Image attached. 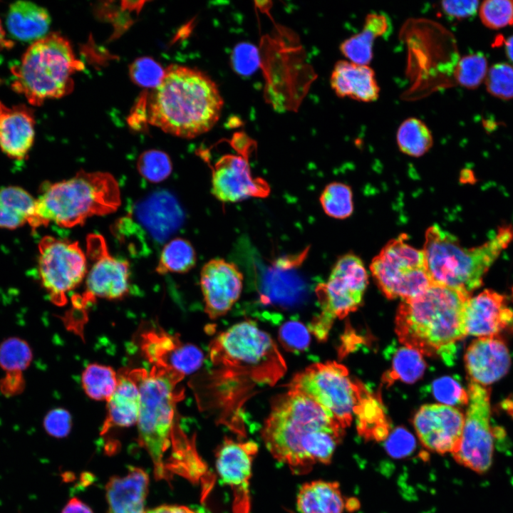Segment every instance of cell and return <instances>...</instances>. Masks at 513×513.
Masks as SVG:
<instances>
[{
  "instance_id": "836d02e7",
  "label": "cell",
  "mask_w": 513,
  "mask_h": 513,
  "mask_svg": "<svg viewBox=\"0 0 513 513\" xmlns=\"http://www.w3.org/2000/svg\"><path fill=\"white\" fill-rule=\"evenodd\" d=\"M320 202L326 214L334 218H346L353 212L351 190L341 182L328 184L320 196Z\"/></svg>"
},
{
  "instance_id": "603a6c76",
  "label": "cell",
  "mask_w": 513,
  "mask_h": 513,
  "mask_svg": "<svg viewBox=\"0 0 513 513\" xmlns=\"http://www.w3.org/2000/svg\"><path fill=\"white\" fill-rule=\"evenodd\" d=\"M331 86L337 96L361 102H372L379 96L380 88L373 70L341 60L336 63L331 75Z\"/></svg>"
},
{
  "instance_id": "484cf974",
  "label": "cell",
  "mask_w": 513,
  "mask_h": 513,
  "mask_svg": "<svg viewBox=\"0 0 513 513\" xmlns=\"http://www.w3.org/2000/svg\"><path fill=\"white\" fill-rule=\"evenodd\" d=\"M6 24L14 38L33 42L47 35L51 16L45 8L33 2L17 1L9 7Z\"/></svg>"
},
{
  "instance_id": "816d5d0a",
  "label": "cell",
  "mask_w": 513,
  "mask_h": 513,
  "mask_svg": "<svg viewBox=\"0 0 513 513\" xmlns=\"http://www.w3.org/2000/svg\"><path fill=\"white\" fill-rule=\"evenodd\" d=\"M25 386L22 372H6L0 381V390L7 397L21 393Z\"/></svg>"
},
{
  "instance_id": "5bb4252c",
  "label": "cell",
  "mask_w": 513,
  "mask_h": 513,
  "mask_svg": "<svg viewBox=\"0 0 513 513\" xmlns=\"http://www.w3.org/2000/svg\"><path fill=\"white\" fill-rule=\"evenodd\" d=\"M460 442L452 452L455 460L477 473L487 472L492 462L494 442L490 425V390L471 381Z\"/></svg>"
},
{
  "instance_id": "44dd1931",
  "label": "cell",
  "mask_w": 513,
  "mask_h": 513,
  "mask_svg": "<svg viewBox=\"0 0 513 513\" xmlns=\"http://www.w3.org/2000/svg\"><path fill=\"white\" fill-rule=\"evenodd\" d=\"M465 363L471 381L487 386L507 374L511 358L502 337H480L467 347Z\"/></svg>"
},
{
  "instance_id": "11a10c76",
  "label": "cell",
  "mask_w": 513,
  "mask_h": 513,
  "mask_svg": "<svg viewBox=\"0 0 513 513\" xmlns=\"http://www.w3.org/2000/svg\"><path fill=\"white\" fill-rule=\"evenodd\" d=\"M13 42L6 38V32L0 19V51L12 46Z\"/></svg>"
},
{
  "instance_id": "60d3db41",
  "label": "cell",
  "mask_w": 513,
  "mask_h": 513,
  "mask_svg": "<svg viewBox=\"0 0 513 513\" xmlns=\"http://www.w3.org/2000/svg\"><path fill=\"white\" fill-rule=\"evenodd\" d=\"M487 91L503 100L513 98V67L506 63L493 65L485 78Z\"/></svg>"
},
{
  "instance_id": "3957f363",
  "label": "cell",
  "mask_w": 513,
  "mask_h": 513,
  "mask_svg": "<svg viewBox=\"0 0 513 513\" xmlns=\"http://www.w3.org/2000/svg\"><path fill=\"white\" fill-rule=\"evenodd\" d=\"M223 104L218 86L207 74L172 65L143 110L150 124L173 135L192 138L213 128Z\"/></svg>"
},
{
  "instance_id": "52a82bcc",
  "label": "cell",
  "mask_w": 513,
  "mask_h": 513,
  "mask_svg": "<svg viewBox=\"0 0 513 513\" xmlns=\"http://www.w3.org/2000/svg\"><path fill=\"white\" fill-rule=\"evenodd\" d=\"M140 392L139 440L154 464L157 479L166 477L165 453L175 442L176 405L184 392L177 384L184 375L167 366L137 370Z\"/></svg>"
},
{
  "instance_id": "6da1fadb",
  "label": "cell",
  "mask_w": 513,
  "mask_h": 513,
  "mask_svg": "<svg viewBox=\"0 0 513 513\" xmlns=\"http://www.w3.org/2000/svg\"><path fill=\"white\" fill-rule=\"evenodd\" d=\"M209 360L211 366L200 378L199 405L234 428L241 424L247 402L286 370L276 343L250 321L217 335L209 344Z\"/></svg>"
},
{
  "instance_id": "f6af8a7d",
  "label": "cell",
  "mask_w": 513,
  "mask_h": 513,
  "mask_svg": "<svg viewBox=\"0 0 513 513\" xmlns=\"http://www.w3.org/2000/svg\"><path fill=\"white\" fill-rule=\"evenodd\" d=\"M279 339L286 350L293 352L303 351L310 343L309 331L302 323L289 321L280 327Z\"/></svg>"
},
{
  "instance_id": "ac0fdd59",
  "label": "cell",
  "mask_w": 513,
  "mask_h": 513,
  "mask_svg": "<svg viewBox=\"0 0 513 513\" xmlns=\"http://www.w3.org/2000/svg\"><path fill=\"white\" fill-rule=\"evenodd\" d=\"M462 323L465 336L502 337L513 331V309L506 296L485 289L469 297L464 307Z\"/></svg>"
},
{
  "instance_id": "f546056e",
  "label": "cell",
  "mask_w": 513,
  "mask_h": 513,
  "mask_svg": "<svg viewBox=\"0 0 513 513\" xmlns=\"http://www.w3.org/2000/svg\"><path fill=\"white\" fill-rule=\"evenodd\" d=\"M392 353V366L383 378L387 384L395 380L411 383L423 375L426 363L422 354L418 351L405 346L398 347Z\"/></svg>"
},
{
  "instance_id": "d6986e66",
  "label": "cell",
  "mask_w": 513,
  "mask_h": 513,
  "mask_svg": "<svg viewBox=\"0 0 513 513\" xmlns=\"http://www.w3.org/2000/svg\"><path fill=\"white\" fill-rule=\"evenodd\" d=\"M258 445L253 441L224 440L216 455V469L222 482L232 489L235 513H248L249 484Z\"/></svg>"
},
{
  "instance_id": "8fae6325",
  "label": "cell",
  "mask_w": 513,
  "mask_h": 513,
  "mask_svg": "<svg viewBox=\"0 0 513 513\" xmlns=\"http://www.w3.org/2000/svg\"><path fill=\"white\" fill-rule=\"evenodd\" d=\"M367 283L368 274L360 258L351 254L341 257L327 281L316 289L320 313L309 326V331L324 341L336 318L341 319L358 308Z\"/></svg>"
},
{
  "instance_id": "f5cc1de1",
  "label": "cell",
  "mask_w": 513,
  "mask_h": 513,
  "mask_svg": "<svg viewBox=\"0 0 513 513\" xmlns=\"http://www.w3.org/2000/svg\"><path fill=\"white\" fill-rule=\"evenodd\" d=\"M62 513H93L90 508L81 500L73 498L64 507Z\"/></svg>"
},
{
  "instance_id": "ee69618b",
  "label": "cell",
  "mask_w": 513,
  "mask_h": 513,
  "mask_svg": "<svg viewBox=\"0 0 513 513\" xmlns=\"http://www.w3.org/2000/svg\"><path fill=\"white\" fill-rule=\"evenodd\" d=\"M431 391L436 400L446 405H467V391L451 376H443L434 380Z\"/></svg>"
},
{
  "instance_id": "ba28073f",
  "label": "cell",
  "mask_w": 513,
  "mask_h": 513,
  "mask_svg": "<svg viewBox=\"0 0 513 513\" xmlns=\"http://www.w3.org/2000/svg\"><path fill=\"white\" fill-rule=\"evenodd\" d=\"M83 68L69 41L51 33L32 42L19 63L11 68V88L33 105L63 97L73 91V74Z\"/></svg>"
},
{
  "instance_id": "ab89813d",
  "label": "cell",
  "mask_w": 513,
  "mask_h": 513,
  "mask_svg": "<svg viewBox=\"0 0 513 513\" xmlns=\"http://www.w3.org/2000/svg\"><path fill=\"white\" fill-rule=\"evenodd\" d=\"M482 24L487 28L499 29L513 25V1L488 0L479 6Z\"/></svg>"
},
{
  "instance_id": "7402d4cb",
  "label": "cell",
  "mask_w": 513,
  "mask_h": 513,
  "mask_svg": "<svg viewBox=\"0 0 513 513\" xmlns=\"http://www.w3.org/2000/svg\"><path fill=\"white\" fill-rule=\"evenodd\" d=\"M35 138L33 111L24 104L12 106L0 100V148L9 157L23 160Z\"/></svg>"
},
{
  "instance_id": "c3c4849f",
  "label": "cell",
  "mask_w": 513,
  "mask_h": 513,
  "mask_svg": "<svg viewBox=\"0 0 513 513\" xmlns=\"http://www.w3.org/2000/svg\"><path fill=\"white\" fill-rule=\"evenodd\" d=\"M413 436L405 429L398 428L387 437L385 449L390 455L401 457L409 455L415 448Z\"/></svg>"
},
{
  "instance_id": "9a60e30c",
  "label": "cell",
  "mask_w": 513,
  "mask_h": 513,
  "mask_svg": "<svg viewBox=\"0 0 513 513\" xmlns=\"http://www.w3.org/2000/svg\"><path fill=\"white\" fill-rule=\"evenodd\" d=\"M232 142L237 154H224L211 167L212 193L223 202H237L249 198H264L270 187L264 179L252 175L248 158L251 140L237 133Z\"/></svg>"
},
{
  "instance_id": "7dc6e473",
  "label": "cell",
  "mask_w": 513,
  "mask_h": 513,
  "mask_svg": "<svg viewBox=\"0 0 513 513\" xmlns=\"http://www.w3.org/2000/svg\"><path fill=\"white\" fill-rule=\"evenodd\" d=\"M71 423L69 412L61 408L50 410L43 419V427L46 432L57 438L64 437L69 433Z\"/></svg>"
},
{
  "instance_id": "6f0895ef",
  "label": "cell",
  "mask_w": 513,
  "mask_h": 513,
  "mask_svg": "<svg viewBox=\"0 0 513 513\" xmlns=\"http://www.w3.org/2000/svg\"><path fill=\"white\" fill-rule=\"evenodd\" d=\"M502 408L513 418V399H507L502 403Z\"/></svg>"
},
{
  "instance_id": "9c48e42d",
  "label": "cell",
  "mask_w": 513,
  "mask_h": 513,
  "mask_svg": "<svg viewBox=\"0 0 513 513\" xmlns=\"http://www.w3.org/2000/svg\"><path fill=\"white\" fill-rule=\"evenodd\" d=\"M183 212L176 198L166 190L154 192L136 202L126 215L115 222L113 233L128 248L161 245L181 226Z\"/></svg>"
},
{
  "instance_id": "681fc988",
  "label": "cell",
  "mask_w": 513,
  "mask_h": 513,
  "mask_svg": "<svg viewBox=\"0 0 513 513\" xmlns=\"http://www.w3.org/2000/svg\"><path fill=\"white\" fill-rule=\"evenodd\" d=\"M478 1H444L441 2V7L447 16L462 19L474 16L479 9Z\"/></svg>"
},
{
  "instance_id": "1f68e13d",
  "label": "cell",
  "mask_w": 513,
  "mask_h": 513,
  "mask_svg": "<svg viewBox=\"0 0 513 513\" xmlns=\"http://www.w3.org/2000/svg\"><path fill=\"white\" fill-rule=\"evenodd\" d=\"M396 140L400 150L413 157L422 156L433 143L429 128L417 118H409L402 122L397 130Z\"/></svg>"
},
{
  "instance_id": "f35d334b",
  "label": "cell",
  "mask_w": 513,
  "mask_h": 513,
  "mask_svg": "<svg viewBox=\"0 0 513 513\" xmlns=\"http://www.w3.org/2000/svg\"><path fill=\"white\" fill-rule=\"evenodd\" d=\"M375 37L367 30L362 31L344 40L340 49L347 61L360 65H368L373 58V46Z\"/></svg>"
},
{
  "instance_id": "277c9868",
  "label": "cell",
  "mask_w": 513,
  "mask_h": 513,
  "mask_svg": "<svg viewBox=\"0 0 513 513\" xmlns=\"http://www.w3.org/2000/svg\"><path fill=\"white\" fill-rule=\"evenodd\" d=\"M470 296L460 289L432 284L418 296L403 300L395 317L400 342L451 363L457 343L465 337L463 311Z\"/></svg>"
},
{
  "instance_id": "d4e9b609",
  "label": "cell",
  "mask_w": 513,
  "mask_h": 513,
  "mask_svg": "<svg viewBox=\"0 0 513 513\" xmlns=\"http://www.w3.org/2000/svg\"><path fill=\"white\" fill-rule=\"evenodd\" d=\"M118 378L116 388L108 400V414L103 432L113 427H130L138 420L140 392L137 370L125 371Z\"/></svg>"
},
{
  "instance_id": "db71d44e",
  "label": "cell",
  "mask_w": 513,
  "mask_h": 513,
  "mask_svg": "<svg viewBox=\"0 0 513 513\" xmlns=\"http://www.w3.org/2000/svg\"><path fill=\"white\" fill-rule=\"evenodd\" d=\"M145 513H197L192 509L184 506L163 505L148 510Z\"/></svg>"
},
{
  "instance_id": "b9f144b4",
  "label": "cell",
  "mask_w": 513,
  "mask_h": 513,
  "mask_svg": "<svg viewBox=\"0 0 513 513\" xmlns=\"http://www.w3.org/2000/svg\"><path fill=\"white\" fill-rule=\"evenodd\" d=\"M203 361V353L197 346L180 343L171 353L165 366L185 375L197 370Z\"/></svg>"
},
{
  "instance_id": "7bdbcfd3",
  "label": "cell",
  "mask_w": 513,
  "mask_h": 513,
  "mask_svg": "<svg viewBox=\"0 0 513 513\" xmlns=\"http://www.w3.org/2000/svg\"><path fill=\"white\" fill-rule=\"evenodd\" d=\"M165 72L159 63L149 57L136 59L130 67L132 81L146 88H155L162 81Z\"/></svg>"
},
{
  "instance_id": "74e56055",
  "label": "cell",
  "mask_w": 513,
  "mask_h": 513,
  "mask_svg": "<svg viewBox=\"0 0 513 513\" xmlns=\"http://www.w3.org/2000/svg\"><path fill=\"white\" fill-rule=\"evenodd\" d=\"M170 157L164 152L150 150L142 152L137 161V169L145 180L157 183L167 178L172 172Z\"/></svg>"
},
{
  "instance_id": "9f6ffc18",
  "label": "cell",
  "mask_w": 513,
  "mask_h": 513,
  "mask_svg": "<svg viewBox=\"0 0 513 513\" xmlns=\"http://www.w3.org/2000/svg\"><path fill=\"white\" fill-rule=\"evenodd\" d=\"M505 51L507 57L513 62V35L505 41Z\"/></svg>"
},
{
  "instance_id": "4dcf8cb0",
  "label": "cell",
  "mask_w": 513,
  "mask_h": 513,
  "mask_svg": "<svg viewBox=\"0 0 513 513\" xmlns=\"http://www.w3.org/2000/svg\"><path fill=\"white\" fill-rule=\"evenodd\" d=\"M196 264V254L191 243L182 238H175L163 247L156 271L160 274L185 273Z\"/></svg>"
},
{
  "instance_id": "4316f807",
  "label": "cell",
  "mask_w": 513,
  "mask_h": 513,
  "mask_svg": "<svg viewBox=\"0 0 513 513\" xmlns=\"http://www.w3.org/2000/svg\"><path fill=\"white\" fill-rule=\"evenodd\" d=\"M296 505L300 513H343L345 501L337 482L315 480L301 487Z\"/></svg>"
},
{
  "instance_id": "f907efd6",
  "label": "cell",
  "mask_w": 513,
  "mask_h": 513,
  "mask_svg": "<svg viewBox=\"0 0 513 513\" xmlns=\"http://www.w3.org/2000/svg\"><path fill=\"white\" fill-rule=\"evenodd\" d=\"M363 28L377 38L387 34L391 24L388 16L383 14L370 13L366 16Z\"/></svg>"
},
{
  "instance_id": "d6a6232c",
  "label": "cell",
  "mask_w": 513,
  "mask_h": 513,
  "mask_svg": "<svg viewBox=\"0 0 513 513\" xmlns=\"http://www.w3.org/2000/svg\"><path fill=\"white\" fill-rule=\"evenodd\" d=\"M118 376L110 366L98 363L87 366L81 376L86 395L96 400H108L118 385Z\"/></svg>"
},
{
  "instance_id": "7c38bea8",
  "label": "cell",
  "mask_w": 513,
  "mask_h": 513,
  "mask_svg": "<svg viewBox=\"0 0 513 513\" xmlns=\"http://www.w3.org/2000/svg\"><path fill=\"white\" fill-rule=\"evenodd\" d=\"M370 271L378 287L388 299L415 298L432 284L423 250L401 235L389 242L373 259Z\"/></svg>"
},
{
  "instance_id": "bcb514c9",
  "label": "cell",
  "mask_w": 513,
  "mask_h": 513,
  "mask_svg": "<svg viewBox=\"0 0 513 513\" xmlns=\"http://www.w3.org/2000/svg\"><path fill=\"white\" fill-rule=\"evenodd\" d=\"M234 69L241 75H249L257 68L259 61L256 48L249 43L237 45L232 55Z\"/></svg>"
},
{
  "instance_id": "2e32d148",
  "label": "cell",
  "mask_w": 513,
  "mask_h": 513,
  "mask_svg": "<svg viewBox=\"0 0 513 513\" xmlns=\"http://www.w3.org/2000/svg\"><path fill=\"white\" fill-rule=\"evenodd\" d=\"M86 243L87 256L92 265L87 271L85 291L76 297V304L86 306L96 298L119 299L125 296L130 288L128 263L113 256L100 234L88 235Z\"/></svg>"
},
{
  "instance_id": "d590c367",
  "label": "cell",
  "mask_w": 513,
  "mask_h": 513,
  "mask_svg": "<svg viewBox=\"0 0 513 513\" xmlns=\"http://www.w3.org/2000/svg\"><path fill=\"white\" fill-rule=\"evenodd\" d=\"M32 358L31 348L22 338L10 337L0 344V367L6 372H22Z\"/></svg>"
},
{
  "instance_id": "f1b7e54d",
  "label": "cell",
  "mask_w": 513,
  "mask_h": 513,
  "mask_svg": "<svg viewBox=\"0 0 513 513\" xmlns=\"http://www.w3.org/2000/svg\"><path fill=\"white\" fill-rule=\"evenodd\" d=\"M354 414L357 416L358 432L366 439L380 440L387 438L390 426L382 403L368 390L363 393Z\"/></svg>"
},
{
  "instance_id": "5b68a950",
  "label": "cell",
  "mask_w": 513,
  "mask_h": 513,
  "mask_svg": "<svg viewBox=\"0 0 513 513\" xmlns=\"http://www.w3.org/2000/svg\"><path fill=\"white\" fill-rule=\"evenodd\" d=\"M120 202V187L112 175L81 170L70 179L46 185L36 199L28 223L33 229L50 222L71 228L91 217L114 212Z\"/></svg>"
},
{
  "instance_id": "e575fe53",
  "label": "cell",
  "mask_w": 513,
  "mask_h": 513,
  "mask_svg": "<svg viewBox=\"0 0 513 513\" xmlns=\"http://www.w3.org/2000/svg\"><path fill=\"white\" fill-rule=\"evenodd\" d=\"M487 61L482 53H472L458 60L454 68V78L460 86L469 89L478 87L487 73Z\"/></svg>"
},
{
  "instance_id": "cb8c5ba5",
  "label": "cell",
  "mask_w": 513,
  "mask_h": 513,
  "mask_svg": "<svg viewBox=\"0 0 513 513\" xmlns=\"http://www.w3.org/2000/svg\"><path fill=\"white\" fill-rule=\"evenodd\" d=\"M148 476L140 468L129 467L123 477L115 476L106 485L108 513H145Z\"/></svg>"
},
{
  "instance_id": "ffe728a7",
  "label": "cell",
  "mask_w": 513,
  "mask_h": 513,
  "mask_svg": "<svg viewBox=\"0 0 513 513\" xmlns=\"http://www.w3.org/2000/svg\"><path fill=\"white\" fill-rule=\"evenodd\" d=\"M242 285V274L234 264L219 258L207 262L201 270L200 286L209 317L227 314L239 298Z\"/></svg>"
},
{
  "instance_id": "e0dca14e",
  "label": "cell",
  "mask_w": 513,
  "mask_h": 513,
  "mask_svg": "<svg viewBox=\"0 0 513 513\" xmlns=\"http://www.w3.org/2000/svg\"><path fill=\"white\" fill-rule=\"evenodd\" d=\"M465 415L457 408L442 404L424 405L415 413L413 425L421 443L438 453L452 452L463 430Z\"/></svg>"
},
{
  "instance_id": "8992f818",
  "label": "cell",
  "mask_w": 513,
  "mask_h": 513,
  "mask_svg": "<svg viewBox=\"0 0 513 513\" xmlns=\"http://www.w3.org/2000/svg\"><path fill=\"white\" fill-rule=\"evenodd\" d=\"M512 242V225L502 227L493 238L472 248L461 246L439 226L430 227L423 252L432 284L470 294L482 286L484 275Z\"/></svg>"
},
{
  "instance_id": "7a4b0ae2",
  "label": "cell",
  "mask_w": 513,
  "mask_h": 513,
  "mask_svg": "<svg viewBox=\"0 0 513 513\" xmlns=\"http://www.w3.org/2000/svg\"><path fill=\"white\" fill-rule=\"evenodd\" d=\"M343 432L316 401L288 390L272 400L261 435L275 459L298 470L329 463Z\"/></svg>"
},
{
  "instance_id": "83f0119b",
  "label": "cell",
  "mask_w": 513,
  "mask_h": 513,
  "mask_svg": "<svg viewBox=\"0 0 513 513\" xmlns=\"http://www.w3.org/2000/svg\"><path fill=\"white\" fill-rule=\"evenodd\" d=\"M35 205L36 199L20 187L0 189V228L14 229L28 222Z\"/></svg>"
},
{
  "instance_id": "4fadbf2b",
  "label": "cell",
  "mask_w": 513,
  "mask_h": 513,
  "mask_svg": "<svg viewBox=\"0 0 513 513\" xmlns=\"http://www.w3.org/2000/svg\"><path fill=\"white\" fill-rule=\"evenodd\" d=\"M41 284L53 304L63 306L66 294L76 289L88 271L87 259L77 242L45 236L38 244Z\"/></svg>"
},
{
  "instance_id": "8d00e7d4",
  "label": "cell",
  "mask_w": 513,
  "mask_h": 513,
  "mask_svg": "<svg viewBox=\"0 0 513 513\" xmlns=\"http://www.w3.org/2000/svg\"><path fill=\"white\" fill-rule=\"evenodd\" d=\"M142 351L153 365L165 366L169 357L181 343L177 337L162 331H151L142 338Z\"/></svg>"
},
{
  "instance_id": "30bf717a",
  "label": "cell",
  "mask_w": 513,
  "mask_h": 513,
  "mask_svg": "<svg viewBox=\"0 0 513 513\" xmlns=\"http://www.w3.org/2000/svg\"><path fill=\"white\" fill-rule=\"evenodd\" d=\"M287 387L316 401L343 429L351 425L355 409L367 390L351 378L344 366L333 361L309 366L296 373Z\"/></svg>"
}]
</instances>
